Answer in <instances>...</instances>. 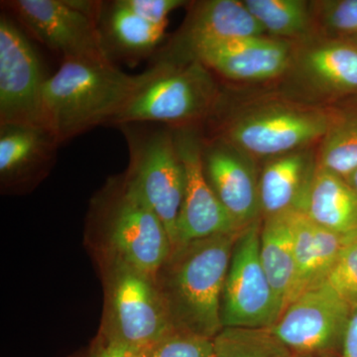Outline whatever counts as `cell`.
Segmentation results:
<instances>
[{
  "label": "cell",
  "instance_id": "cell-14",
  "mask_svg": "<svg viewBox=\"0 0 357 357\" xmlns=\"http://www.w3.org/2000/svg\"><path fill=\"white\" fill-rule=\"evenodd\" d=\"M251 159L223 138H203L204 175L218 201L241 229L257 222L261 213L259 177Z\"/></svg>",
  "mask_w": 357,
  "mask_h": 357
},
{
  "label": "cell",
  "instance_id": "cell-11",
  "mask_svg": "<svg viewBox=\"0 0 357 357\" xmlns=\"http://www.w3.org/2000/svg\"><path fill=\"white\" fill-rule=\"evenodd\" d=\"M6 11L26 34L62 56L63 61L110 63L95 21L67 0H2Z\"/></svg>",
  "mask_w": 357,
  "mask_h": 357
},
{
  "label": "cell",
  "instance_id": "cell-8",
  "mask_svg": "<svg viewBox=\"0 0 357 357\" xmlns=\"http://www.w3.org/2000/svg\"><path fill=\"white\" fill-rule=\"evenodd\" d=\"M50 76L18 23L0 14V124L44 126L43 91Z\"/></svg>",
  "mask_w": 357,
  "mask_h": 357
},
{
  "label": "cell",
  "instance_id": "cell-20",
  "mask_svg": "<svg viewBox=\"0 0 357 357\" xmlns=\"http://www.w3.org/2000/svg\"><path fill=\"white\" fill-rule=\"evenodd\" d=\"M300 75L321 93L357 95V45L330 41L307 49L301 56Z\"/></svg>",
  "mask_w": 357,
  "mask_h": 357
},
{
  "label": "cell",
  "instance_id": "cell-30",
  "mask_svg": "<svg viewBox=\"0 0 357 357\" xmlns=\"http://www.w3.org/2000/svg\"><path fill=\"white\" fill-rule=\"evenodd\" d=\"M150 349H138L105 337L89 357H146Z\"/></svg>",
  "mask_w": 357,
  "mask_h": 357
},
{
  "label": "cell",
  "instance_id": "cell-16",
  "mask_svg": "<svg viewBox=\"0 0 357 357\" xmlns=\"http://www.w3.org/2000/svg\"><path fill=\"white\" fill-rule=\"evenodd\" d=\"M61 143L44 126L0 124V178L6 188L44 177L55 164Z\"/></svg>",
  "mask_w": 357,
  "mask_h": 357
},
{
  "label": "cell",
  "instance_id": "cell-13",
  "mask_svg": "<svg viewBox=\"0 0 357 357\" xmlns=\"http://www.w3.org/2000/svg\"><path fill=\"white\" fill-rule=\"evenodd\" d=\"M173 129L185 170L184 201L178 220L176 249L199 239L241 231L243 229L218 201L204 175L202 162L203 136L198 126Z\"/></svg>",
  "mask_w": 357,
  "mask_h": 357
},
{
  "label": "cell",
  "instance_id": "cell-32",
  "mask_svg": "<svg viewBox=\"0 0 357 357\" xmlns=\"http://www.w3.org/2000/svg\"><path fill=\"white\" fill-rule=\"evenodd\" d=\"M345 180L347 181V183H349V185H351L357 195V169L354 170L349 177L345 178Z\"/></svg>",
  "mask_w": 357,
  "mask_h": 357
},
{
  "label": "cell",
  "instance_id": "cell-17",
  "mask_svg": "<svg viewBox=\"0 0 357 357\" xmlns=\"http://www.w3.org/2000/svg\"><path fill=\"white\" fill-rule=\"evenodd\" d=\"M96 24L105 57L114 65L150 60L165 39V26L143 20L123 0L102 1Z\"/></svg>",
  "mask_w": 357,
  "mask_h": 357
},
{
  "label": "cell",
  "instance_id": "cell-23",
  "mask_svg": "<svg viewBox=\"0 0 357 357\" xmlns=\"http://www.w3.org/2000/svg\"><path fill=\"white\" fill-rule=\"evenodd\" d=\"M318 165L347 178L357 169V110L333 117L323 137Z\"/></svg>",
  "mask_w": 357,
  "mask_h": 357
},
{
  "label": "cell",
  "instance_id": "cell-7",
  "mask_svg": "<svg viewBox=\"0 0 357 357\" xmlns=\"http://www.w3.org/2000/svg\"><path fill=\"white\" fill-rule=\"evenodd\" d=\"M176 330L172 312L156 280L117 261L105 337L150 349Z\"/></svg>",
  "mask_w": 357,
  "mask_h": 357
},
{
  "label": "cell",
  "instance_id": "cell-5",
  "mask_svg": "<svg viewBox=\"0 0 357 357\" xmlns=\"http://www.w3.org/2000/svg\"><path fill=\"white\" fill-rule=\"evenodd\" d=\"M103 202V220L117 261L156 280L172 255L168 232L149 206L128 184L110 185Z\"/></svg>",
  "mask_w": 357,
  "mask_h": 357
},
{
  "label": "cell",
  "instance_id": "cell-29",
  "mask_svg": "<svg viewBox=\"0 0 357 357\" xmlns=\"http://www.w3.org/2000/svg\"><path fill=\"white\" fill-rule=\"evenodd\" d=\"M134 13L155 25H168L169 15L190 2L184 0H123Z\"/></svg>",
  "mask_w": 357,
  "mask_h": 357
},
{
  "label": "cell",
  "instance_id": "cell-10",
  "mask_svg": "<svg viewBox=\"0 0 357 357\" xmlns=\"http://www.w3.org/2000/svg\"><path fill=\"white\" fill-rule=\"evenodd\" d=\"M333 115L321 109L274 107L249 112L225 124L217 137L250 157L282 156L323 138Z\"/></svg>",
  "mask_w": 357,
  "mask_h": 357
},
{
  "label": "cell",
  "instance_id": "cell-9",
  "mask_svg": "<svg viewBox=\"0 0 357 357\" xmlns=\"http://www.w3.org/2000/svg\"><path fill=\"white\" fill-rule=\"evenodd\" d=\"M351 307L326 283L301 294L268 330L295 356H330L340 352Z\"/></svg>",
  "mask_w": 357,
  "mask_h": 357
},
{
  "label": "cell",
  "instance_id": "cell-24",
  "mask_svg": "<svg viewBox=\"0 0 357 357\" xmlns=\"http://www.w3.org/2000/svg\"><path fill=\"white\" fill-rule=\"evenodd\" d=\"M244 6L265 32L279 37H299L311 24V11L303 0H245Z\"/></svg>",
  "mask_w": 357,
  "mask_h": 357
},
{
  "label": "cell",
  "instance_id": "cell-33",
  "mask_svg": "<svg viewBox=\"0 0 357 357\" xmlns=\"http://www.w3.org/2000/svg\"><path fill=\"white\" fill-rule=\"evenodd\" d=\"M351 38L352 40V43L357 45V34L354 35V36H351Z\"/></svg>",
  "mask_w": 357,
  "mask_h": 357
},
{
  "label": "cell",
  "instance_id": "cell-12",
  "mask_svg": "<svg viewBox=\"0 0 357 357\" xmlns=\"http://www.w3.org/2000/svg\"><path fill=\"white\" fill-rule=\"evenodd\" d=\"M265 34L243 1L192 2L180 29L150 59L148 67H182L194 62L197 54L211 45Z\"/></svg>",
  "mask_w": 357,
  "mask_h": 357
},
{
  "label": "cell",
  "instance_id": "cell-6",
  "mask_svg": "<svg viewBox=\"0 0 357 357\" xmlns=\"http://www.w3.org/2000/svg\"><path fill=\"white\" fill-rule=\"evenodd\" d=\"M260 232L257 220L237 237L222 293L223 328H270L284 311L260 259Z\"/></svg>",
  "mask_w": 357,
  "mask_h": 357
},
{
  "label": "cell",
  "instance_id": "cell-4",
  "mask_svg": "<svg viewBox=\"0 0 357 357\" xmlns=\"http://www.w3.org/2000/svg\"><path fill=\"white\" fill-rule=\"evenodd\" d=\"M155 68L157 74L136 93L109 126L154 122L171 128L197 126L210 116L220 91L211 70L199 62L178 68Z\"/></svg>",
  "mask_w": 357,
  "mask_h": 357
},
{
  "label": "cell",
  "instance_id": "cell-21",
  "mask_svg": "<svg viewBox=\"0 0 357 357\" xmlns=\"http://www.w3.org/2000/svg\"><path fill=\"white\" fill-rule=\"evenodd\" d=\"M304 213L319 227L349 236L357 231V195L344 178L318 165Z\"/></svg>",
  "mask_w": 357,
  "mask_h": 357
},
{
  "label": "cell",
  "instance_id": "cell-28",
  "mask_svg": "<svg viewBox=\"0 0 357 357\" xmlns=\"http://www.w3.org/2000/svg\"><path fill=\"white\" fill-rule=\"evenodd\" d=\"M321 22L330 31L354 36L357 34V0L319 2Z\"/></svg>",
  "mask_w": 357,
  "mask_h": 357
},
{
  "label": "cell",
  "instance_id": "cell-3",
  "mask_svg": "<svg viewBox=\"0 0 357 357\" xmlns=\"http://www.w3.org/2000/svg\"><path fill=\"white\" fill-rule=\"evenodd\" d=\"M117 128L128 143L126 181L163 223L173 252L177 248L178 220L185 195L184 166L174 129L154 122H130Z\"/></svg>",
  "mask_w": 357,
  "mask_h": 357
},
{
  "label": "cell",
  "instance_id": "cell-15",
  "mask_svg": "<svg viewBox=\"0 0 357 357\" xmlns=\"http://www.w3.org/2000/svg\"><path fill=\"white\" fill-rule=\"evenodd\" d=\"M195 61L234 81H264L285 72L291 63V49L282 40L243 37L206 47Z\"/></svg>",
  "mask_w": 357,
  "mask_h": 357
},
{
  "label": "cell",
  "instance_id": "cell-27",
  "mask_svg": "<svg viewBox=\"0 0 357 357\" xmlns=\"http://www.w3.org/2000/svg\"><path fill=\"white\" fill-rule=\"evenodd\" d=\"M326 284L351 303L357 299V231L347 236L342 255Z\"/></svg>",
  "mask_w": 357,
  "mask_h": 357
},
{
  "label": "cell",
  "instance_id": "cell-34",
  "mask_svg": "<svg viewBox=\"0 0 357 357\" xmlns=\"http://www.w3.org/2000/svg\"><path fill=\"white\" fill-rule=\"evenodd\" d=\"M296 357H311V356H296Z\"/></svg>",
  "mask_w": 357,
  "mask_h": 357
},
{
  "label": "cell",
  "instance_id": "cell-22",
  "mask_svg": "<svg viewBox=\"0 0 357 357\" xmlns=\"http://www.w3.org/2000/svg\"><path fill=\"white\" fill-rule=\"evenodd\" d=\"M289 213L265 218L260 232V259L284 310L292 302L296 287V264Z\"/></svg>",
  "mask_w": 357,
  "mask_h": 357
},
{
  "label": "cell",
  "instance_id": "cell-25",
  "mask_svg": "<svg viewBox=\"0 0 357 357\" xmlns=\"http://www.w3.org/2000/svg\"><path fill=\"white\" fill-rule=\"evenodd\" d=\"M213 357H296L268 328H223Z\"/></svg>",
  "mask_w": 357,
  "mask_h": 357
},
{
  "label": "cell",
  "instance_id": "cell-18",
  "mask_svg": "<svg viewBox=\"0 0 357 357\" xmlns=\"http://www.w3.org/2000/svg\"><path fill=\"white\" fill-rule=\"evenodd\" d=\"M317 167L318 160L306 148L270 160L259 177L264 218L304 213Z\"/></svg>",
  "mask_w": 357,
  "mask_h": 357
},
{
  "label": "cell",
  "instance_id": "cell-19",
  "mask_svg": "<svg viewBox=\"0 0 357 357\" xmlns=\"http://www.w3.org/2000/svg\"><path fill=\"white\" fill-rule=\"evenodd\" d=\"M289 218L296 264L294 301L301 294L326 283L342 255L347 236L319 227L300 211L289 213Z\"/></svg>",
  "mask_w": 357,
  "mask_h": 357
},
{
  "label": "cell",
  "instance_id": "cell-26",
  "mask_svg": "<svg viewBox=\"0 0 357 357\" xmlns=\"http://www.w3.org/2000/svg\"><path fill=\"white\" fill-rule=\"evenodd\" d=\"M213 338L177 330L154 345L146 357H213Z\"/></svg>",
  "mask_w": 357,
  "mask_h": 357
},
{
  "label": "cell",
  "instance_id": "cell-31",
  "mask_svg": "<svg viewBox=\"0 0 357 357\" xmlns=\"http://www.w3.org/2000/svg\"><path fill=\"white\" fill-rule=\"evenodd\" d=\"M340 357H357V299L352 302L351 317L345 330Z\"/></svg>",
  "mask_w": 357,
  "mask_h": 357
},
{
  "label": "cell",
  "instance_id": "cell-1",
  "mask_svg": "<svg viewBox=\"0 0 357 357\" xmlns=\"http://www.w3.org/2000/svg\"><path fill=\"white\" fill-rule=\"evenodd\" d=\"M157 74L147 67L138 75L112 63L62 61L45 84V123L61 144L96 126H109Z\"/></svg>",
  "mask_w": 357,
  "mask_h": 357
},
{
  "label": "cell",
  "instance_id": "cell-2",
  "mask_svg": "<svg viewBox=\"0 0 357 357\" xmlns=\"http://www.w3.org/2000/svg\"><path fill=\"white\" fill-rule=\"evenodd\" d=\"M241 231L192 241L172 252L167 288L162 292L177 328L208 338L222 330L223 289Z\"/></svg>",
  "mask_w": 357,
  "mask_h": 357
}]
</instances>
